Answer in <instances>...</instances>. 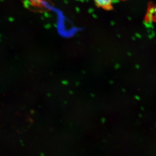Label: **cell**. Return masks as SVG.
<instances>
[{"label": "cell", "mask_w": 156, "mask_h": 156, "mask_svg": "<svg viewBox=\"0 0 156 156\" xmlns=\"http://www.w3.org/2000/svg\"><path fill=\"white\" fill-rule=\"evenodd\" d=\"M97 5L103 9H111L114 0H94Z\"/></svg>", "instance_id": "obj_1"}, {"label": "cell", "mask_w": 156, "mask_h": 156, "mask_svg": "<svg viewBox=\"0 0 156 156\" xmlns=\"http://www.w3.org/2000/svg\"><path fill=\"white\" fill-rule=\"evenodd\" d=\"M146 17L148 20H152L156 23V4L150 7Z\"/></svg>", "instance_id": "obj_2"}]
</instances>
